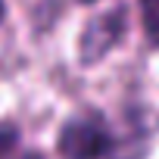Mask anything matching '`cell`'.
<instances>
[{"label":"cell","mask_w":159,"mask_h":159,"mask_svg":"<svg viewBox=\"0 0 159 159\" xmlns=\"http://www.w3.org/2000/svg\"><path fill=\"white\" fill-rule=\"evenodd\" d=\"M125 147L122 131L100 106H84L66 116L53 137L59 159H122Z\"/></svg>","instance_id":"1"},{"label":"cell","mask_w":159,"mask_h":159,"mask_svg":"<svg viewBox=\"0 0 159 159\" xmlns=\"http://www.w3.org/2000/svg\"><path fill=\"white\" fill-rule=\"evenodd\" d=\"M128 28H131V16H128V7H109V10H100L94 13L81 31H78V44H75V59L81 69H94L100 62H106L128 38Z\"/></svg>","instance_id":"2"},{"label":"cell","mask_w":159,"mask_h":159,"mask_svg":"<svg viewBox=\"0 0 159 159\" xmlns=\"http://www.w3.org/2000/svg\"><path fill=\"white\" fill-rule=\"evenodd\" d=\"M137 22L150 50H159V0H137Z\"/></svg>","instance_id":"3"},{"label":"cell","mask_w":159,"mask_h":159,"mask_svg":"<svg viewBox=\"0 0 159 159\" xmlns=\"http://www.w3.org/2000/svg\"><path fill=\"white\" fill-rule=\"evenodd\" d=\"M22 143V128L16 122H0V159H10Z\"/></svg>","instance_id":"4"},{"label":"cell","mask_w":159,"mask_h":159,"mask_svg":"<svg viewBox=\"0 0 159 159\" xmlns=\"http://www.w3.org/2000/svg\"><path fill=\"white\" fill-rule=\"evenodd\" d=\"M3 22H7V0H0V28H3Z\"/></svg>","instance_id":"5"},{"label":"cell","mask_w":159,"mask_h":159,"mask_svg":"<svg viewBox=\"0 0 159 159\" xmlns=\"http://www.w3.org/2000/svg\"><path fill=\"white\" fill-rule=\"evenodd\" d=\"M19 159H44V156H41V153H22Z\"/></svg>","instance_id":"6"},{"label":"cell","mask_w":159,"mask_h":159,"mask_svg":"<svg viewBox=\"0 0 159 159\" xmlns=\"http://www.w3.org/2000/svg\"><path fill=\"white\" fill-rule=\"evenodd\" d=\"M75 3H81V7H97L100 0H75Z\"/></svg>","instance_id":"7"}]
</instances>
